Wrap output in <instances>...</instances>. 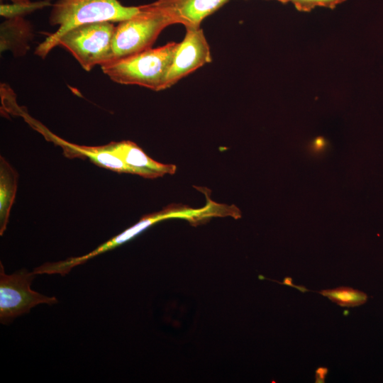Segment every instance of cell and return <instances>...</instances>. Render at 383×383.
<instances>
[{
	"label": "cell",
	"instance_id": "1",
	"mask_svg": "<svg viewBox=\"0 0 383 383\" xmlns=\"http://www.w3.org/2000/svg\"><path fill=\"white\" fill-rule=\"evenodd\" d=\"M139 6H126L119 0H56L49 16L50 26H57L35 50V54L45 58L52 43L71 28L98 21L121 22L136 14Z\"/></svg>",
	"mask_w": 383,
	"mask_h": 383
},
{
	"label": "cell",
	"instance_id": "2",
	"mask_svg": "<svg viewBox=\"0 0 383 383\" xmlns=\"http://www.w3.org/2000/svg\"><path fill=\"white\" fill-rule=\"evenodd\" d=\"M179 43L149 48L138 53L111 61L101 66L103 72L113 82L138 85L153 91L165 89L168 71Z\"/></svg>",
	"mask_w": 383,
	"mask_h": 383
},
{
	"label": "cell",
	"instance_id": "3",
	"mask_svg": "<svg viewBox=\"0 0 383 383\" xmlns=\"http://www.w3.org/2000/svg\"><path fill=\"white\" fill-rule=\"evenodd\" d=\"M116 26L113 22L98 21L75 26L63 33L51 45L67 50L87 72L112 58Z\"/></svg>",
	"mask_w": 383,
	"mask_h": 383
},
{
	"label": "cell",
	"instance_id": "4",
	"mask_svg": "<svg viewBox=\"0 0 383 383\" xmlns=\"http://www.w3.org/2000/svg\"><path fill=\"white\" fill-rule=\"evenodd\" d=\"M172 24V19L152 3L139 6L136 14L116 26L111 61L151 48L160 33Z\"/></svg>",
	"mask_w": 383,
	"mask_h": 383
},
{
	"label": "cell",
	"instance_id": "5",
	"mask_svg": "<svg viewBox=\"0 0 383 383\" xmlns=\"http://www.w3.org/2000/svg\"><path fill=\"white\" fill-rule=\"evenodd\" d=\"M35 275L25 269L6 274L0 262V321L2 324L9 323L38 304L57 302L55 296H46L30 288Z\"/></svg>",
	"mask_w": 383,
	"mask_h": 383
},
{
	"label": "cell",
	"instance_id": "6",
	"mask_svg": "<svg viewBox=\"0 0 383 383\" xmlns=\"http://www.w3.org/2000/svg\"><path fill=\"white\" fill-rule=\"evenodd\" d=\"M185 35L177 47L168 71L165 89L212 61L209 45L203 29L185 28Z\"/></svg>",
	"mask_w": 383,
	"mask_h": 383
},
{
	"label": "cell",
	"instance_id": "7",
	"mask_svg": "<svg viewBox=\"0 0 383 383\" xmlns=\"http://www.w3.org/2000/svg\"><path fill=\"white\" fill-rule=\"evenodd\" d=\"M228 0H157L152 4L169 16L174 24L199 28L201 22Z\"/></svg>",
	"mask_w": 383,
	"mask_h": 383
},
{
	"label": "cell",
	"instance_id": "8",
	"mask_svg": "<svg viewBox=\"0 0 383 383\" xmlns=\"http://www.w3.org/2000/svg\"><path fill=\"white\" fill-rule=\"evenodd\" d=\"M105 146L123 160L131 169L133 174L155 179L166 174H173L176 172L177 167L174 165L163 164L154 160L131 140L113 141Z\"/></svg>",
	"mask_w": 383,
	"mask_h": 383
},
{
	"label": "cell",
	"instance_id": "9",
	"mask_svg": "<svg viewBox=\"0 0 383 383\" xmlns=\"http://www.w3.org/2000/svg\"><path fill=\"white\" fill-rule=\"evenodd\" d=\"M32 123L47 139L60 145L68 157H86L94 164L117 172L133 174L131 169L117 155L108 150L105 145L101 146H85L70 143L52 133L37 123Z\"/></svg>",
	"mask_w": 383,
	"mask_h": 383
},
{
	"label": "cell",
	"instance_id": "10",
	"mask_svg": "<svg viewBox=\"0 0 383 383\" xmlns=\"http://www.w3.org/2000/svg\"><path fill=\"white\" fill-rule=\"evenodd\" d=\"M18 174L3 157L0 158V234L6 228L9 213L15 199Z\"/></svg>",
	"mask_w": 383,
	"mask_h": 383
},
{
	"label": "cell",
	"instance_id": "11",
	"mask_svg": "<svg viewBox=\"0 0 383 383\" xmlns=\"http://www.w3.org/2000/svg\"><path fill=\"white\" fill-rule=\"evenodd\" d=\"M331 301L342 307H355L364 304L367 295L363 292L349 287H339L318 292Z\"/></svg>",
	"mask_w": 383,
	"mask_h": 383
},
{
	"label": "cell",
	"instance_id": "12",
	"mask_svg": "<svg viewBox=\"0 0 383 383\" xmlns=\"http://www.w3.org/2000/svg\"><path fill=\"white\" fill-rule=\"evenodd\" d=\"M48 4V2L14 4L13 5H1V15L4 16L16 17L26 12L32 11Z\"/></svg>",
	"mask_w": 383,
	"mask_h": 383
},
{
	"label": "cell",
	"instance_id": "13",
	"mask_svg": "<svg viewBox=\"0 0 383 383\" xmlns=\"http://www.w3.org/2000/svg\"><path fill=\"white\" fill-rule=\"evenodd\" d=\"M345 0H292L296 9L301 11H309L316 6L334 8Z\"/></svg>",
	"mask_w": 383,
	"mask_h": 383
},
{
	"label": "cell",
	"instance_id": "14",
	"mask_svg": "<svg viewBox=\"0 0 383 383\" xmlns=\"http://www.w3.org/2000/svg\"><path fill=\"white\" fill-rule=\"evenodd\" d=\"M277 1H279L282 3H287L289 1H292V0H277Z\"/></svg>",
	"mask_w": 383,
	"mask_h": 383
}]
</instances>
